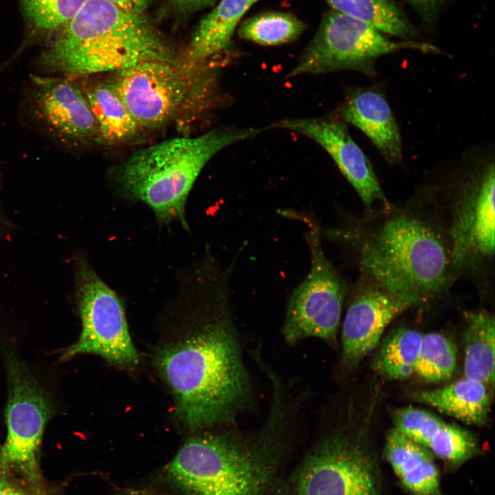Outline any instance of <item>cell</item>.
I'll use <instances>...</instances> for the list:
<instances>
[{
  "label": "cell",
  "instance_id": "obj_31",
  "mask_svg": "<svg viewBox=\"0 0 495 495\" xmlns=\"http://www.w3.org/2000/svg\"><path fill=\"white\" fill-rule=\"evenodd\" d=\"M121 10L133 14H142L148 0H109Z\"/></svg>",
  "mask_w": 495,
  "mask_h": 495
},
{
  "label": "cell",
  "instance_id": "obj_8",
  "mask_svg": "<svg viewBox=\"0 0 495 495\" xmlns=\"http://www.w3.org/2000/svg\"><path fill=\"white\" fill-rule=\"evenodd\" d=\"M76 298L81 333L61 358L93 354L120 368H135L140 358L131 338L123 303L82 256L76 262Z\"/></svg>",
  "mask_w": 495,
  "mask_h": 495
},
{
  "label": "cell",
  "instance_id": "obj_10",
  "mask_svg": "<svg viewBox=\"0 0 495 495\" xmlns=\"http://www.w3.org/2000/svg\"><path fill=\"white\" fill-rule=\"evenodd\" d=\"M294 495H381L377 461L362 439L346 431L320 439L294 473Z\"/></svg>",
  "mask_w": 495,
  "mask_h": 495
},
{
  "label": "cell",
  "instance_id": "obj_30",
  "mask_svg": "<svg viewBox=\"0 0 495 495\" xmlns=\"http://www.w3.org/2000/svg\"><path fill=\"white\" fill-rule=\"evenodd\" d=\"M424 16L430 19L434 16L444 0H406Z\"/></svg>",
  "mask_w": 495,
  "mask_h": 495
},
{
  "label": "cell",
  "instance_id": "obj_6",
  "mask_svg": "<svg viewBox=\"0 0 495 495\" xmlns=\"http://www.w3.org/2000/svg\"><path fill=\"white\" fill-rule=\"evenodd\" d=\"M408 49L424 53L439 52L427 43L390 40L368 23L331 10L323 17L313 39L286 76L342 70L373 75L374 63L378 58Z\"/></svg>",
  "mask_w": 495,
  "mask_h": 495
},
{
  "label": "cell",
  "instance_id": "obj_3",
  "mask_svg": "<svg viewBox=\"0 0 495 495\" xmlns=\"http://www.w3.org/2000/svg\"><path fill=\"white\" fill-rule=\"evenodd\" d=\"M261 434H194L166 465V474L181 495H288L280 452L265 431Z\"/></svg>",
  "mask_w": 495,
  "mask_h": 495
},
{
  "label": "cell",
  "instance_id": "obj_2",
  "mask_svg": "<svg viewBox=\"0 0 495 495\" xmlns=\"http://www.w3.org/2000/svg\"><path fill=\"white\" fill-rule=\"evenodd\" d=\"M145 60L177 63L173 50L142 14L109 0H87L41 53L45 74L82 78Z\"/></svg>",
  "mask_w": 495,
  "mask_h": 495
},
{
  "label": "cell",
  "instance_id": "obj_22",
  "mask_svg": "<svg viewBox=\"0 0 495 495\" xmlns=\"http://www.w3.org/2000/svg\"><path fill=\"white\" fill-rule=\"evenodd\" d=\"M331 10L362 20L384 34L407 38L414 28L393 0H326Z\"/></svg>",
  "mask_w": 495,
  "mask_h": 495
},
{
  "label": "cell",
  "instance_id": "obj_20",
  "mask_svg": "<svg viewBox=\"0 0 495 495\" xmlns=\"http://www.w3.org/2000/svg\"><path fill=\"white\" fill-rule=\"evenodd\" d=\"M80 83L98 126V142L108 144L124 142L140 129L109 80L87 77Z\"/></svg>",
  "mask_w": 495,
  "mask_h": 495
},
{
  "label": "cell",
  "instance_id": "obj_5",
  "mask_svg": "<svg viewBox=\"0 0 495 495\" xmlns=\"http://www.w3.org/2000/svg\"><path fill=\"white\" fill-rule=\"evenodd\" d=\"M360 263L364 276L414 305L443 289L451 258L432 228L415 217L398 214L365 236Z\"/></svg>",
  "mask_w": 495,
  "mask_h": 495
},
{
  "label": "cell",
  "instance_id": "obj_7",
  "mask_svg": "<svg viewBox=\"0 0 495 495\" xmlns=\"http://www.w3.org/2000/svg\"><path fill=\"white\" fill-rule=\"evenodd\" d=\"M9 395L6 410L7 436L0 447V473L18 476L40 487L38 455L52 403L26 365L10 349L3 351Z\"/></svg>",
  "mask_w": 495,
  "mask_h": 495
},
{
  "label": "cell",
  "instance_id": "obj_32",
  "mask_svg": "<svg viewBox=\"0 0 495 495\" xmlns=\"http://www.w3.org/2000/svg\"><path fill=\"white\" fill-rule=\"evenodd\" d=\"M120 495H158L143 490H131L126 492Z\"/></svg>",
  "mask_w": 495,
  "mask_h": 495
},
{
  "label": "cell",
  "instance_id": "obj_26",
  "mask_svg": "<svg viewBox=\"0 0 495 495\" xmlns=\"http://www.w3.org/2000/svg\"><path fill=\"white\" fill-rule=\"evenodd\" d=\"M87 0H22L32 34L44 35L65 26Z\"/></svg>",
  "mask_w": 495,
  "mask_h": 495
},
{
  "label": "cell",
  "instance_id": "obj_29",
  "mask_svg": "<svg viewBox=\"0 0 495 495\" xmlns=\"http://www.w3.org/2000/svg\"><path fill=\"white\" fill-rule=\"evenodd\" d=\"M0 495H47L40 487L0 473Z\"/></svg>",
  "mask_w": 495,
  "mask_h": 495
},
{
  "label": "cell",
  "instance_id": "obj_18",
  "mask_svg": "<svg viewBox=\"0 0 495 495\" xmlns=\"http://www.w3.org/2000/svg\"><path fill=\"white\" fill-rule=\"evenodd\" d=\"M385 456L404 487L413 495H441L440 477L432 454L395 428L388 433Z\"/></svg>",
  "mask_w": 495,
  "mask_h": 495
},
{
  "label": "cell",
  "instance_id": "obj_17",
  "mask_svg": "<svg viewBox=\"0 0 495 495\" xmlns=\"http://www.w3.org/2000/svg\"><path fill=\"white\" fill-rule=\"evenodd\" d=\"M259 0H221L199 23L178 63L195 66L217 60L232 50L234 30L246 12Z\"/></svg>",
  "mask_w": 495,
  "mask_h": 495
},
{
  "label": "cell",
  "instance_id": "obj_4",
  "mask_svg": "<svg viewBox=\"0 0 495 495\" xmlns=\"http://www.w3.org/2000/svg\"><path fill=\"white\" fill-rule=\"evenodd\" d=\"M265 128H217L195 137L175 138L140 149L117 171L121 191L145 204L161 224L177 221L188 229L186 204L206 164L223 148Z\"/></svg>",
  "mask_w": 495,
  "mask_h": 495
},
{
  "label": "cell",
  "instance_id": "obj_19",
  "mask_svg": "<svg viewBox=\"0 0 495 495\" xmlns=\"http://www.w3.org/2000/svg\"><path fill=\"white\" fill-rule=\"evenodd\" d=\"M412 398L445 415L473 426L484 425L488 418L490 396L485 384L463 378L447 386L414 393Z\"/></svg>",
  "mask_w": 495,
  "mask_h": 495
},
{
  "label": "cell",
  "instance_id": "obj_9",
  "mask_svg": "<svg viewBox=\"0 0 495 495\" xmlns=\"http://www.w3.org/2000/svg\"><path fill=\"white\" fill-rule=\"evenodd\" d=\"M300 219L309 228L305 237L311 266L289 299L282 333L289 344L316 338L334 346L347 287L324 253L318 223L306 215Z\"/></svg>",
  "mask_w": 495,
  "mask_h": 495
},
{
  "label": "cell",
  "instance_id": "obj_13",
  "mask_svg": "<svg viewBox=\"0 0 495 495\" xmlns=\"http://www.w3.org/2000/svg\"><path fill=\"white\" fill-rule=\"evenodd\" d=\"M270 126L302 134L321 146L353 187L368 211H371L373 205L379 201L390 208V204L370 161L351 138L344 121L332 116L287 118L274 122Z\"/></svg>",
  "mask_w": 495,
  "mask_h": 495
},
{
  "label": "cell",
  "instance_id": "obj_23",
  "mask_svg": "<svg viewBox=\"0 0 495 495\" xmlns=\"http://www.w3.org/2000/svg\"><path fill=\"white\" fill-rule=\"evenodd\" d=\"M422 335L400 327L383 341L374 360V368L390 380H404L415 373Z\"/></svg>",
  "mask_w": 495,
  "mask_h": 495
},
{
  "label": "cell",
  "instance_id": "obj_11",
  "mask_svg": "<svg viewBox=\"0 0 495 495\" xmlns=\"http://www.w3.org/2000/svg\"><path fill=\"white\" fill-rule=\"evenodd\" d=\"M113 73L110 81L138 127L154 129L176 119L193 68L145 60Z\"/></svg>",
  "mask_w": 495,
  "mask_h": 495
},
{
  "label": "cell",
  "instance_id": "obj_12",
  "mask_svg": "<svg viewBox=\"0 0 495 495\" xmlns=\"http://www.w3.org/2000/svg\"><path fill=\"white\" fill-rule=\"evenodd\" d=\"M25 100L34 123L63 147L98 142L97 122L76 78L32 75Z\"/></svg>",
  "mask_w": 495,
  "mask_h": 495
},
{
  "label": "cell",
  "instance_id": "obj_1",
  "mask_svg": "<svg viewBox=\"0 0 495 495\" xmlns=\"http://www.w3.org/2000/svg\"><path fill=\"white\" fill-rule=\"evenodd\" d=\"M195 270L190 298L153 355L177 423L193 432L232 420L250 394L228 300L232 268L207 254Z\"/></svg>",
  "mask_w": 495,
  "mask_h": 495
},
{
  "label": "cell",
  "instance_id": "obj_27",
  "mask_svg": "<svg viewBox=\"0 0 495 495\" xmlns=\"http://www.w3.org/2000/svg\"><path fill=\"white\" fill-rule=\"evenodd\" d=\"M426 448L451 468H456L474 455L477 444L468 431L444 422Z\"/></svg>",
  "mask_w": 495,
  "mask_h": 495
},
{
  "label": "cell",
  "instance_id": "obj_21",
  "mask_svg": "<svg viewBox=\"0 0 495 495\" xmlns=\"http://www.w3.org/2000/svg\"><path fill=\"white\" fill-rule=\"evenodd\" d=\"M467 325L464 331L465 377L481 382L486 385L494 384V316L484 310L465 314Z\"/></svg>",
  "mask_w": 495,
  "mask_h": 495
},
{
  "label": "cell",
  "instance_id": "obj_14",
  "mask_svg": "<svg viewBox=\"0 0 495 495\" xmlns=\"http://www.w3.org/2000/svg\"><path fill=\"white\" fill-rule=\"evenodd\" d=\"M411 306L364 276L353 290L342 324L343 364L358 363L377 346L388 324Z\"/></svg>",
  "mask_w": 495,
  "mask_h": 495
},
{
  "label": "cell",
  "instance_id": "obj_24",
  "mask_svg": "<svg viewBox=\"0 0 495 495\" xmlns=\"http://www.w3.org/2000/svg\"><path fill=\"white\" fill-rule=\"evenodd\" d=\"M305 28V24L291 14L267 12L244 21L238 33L242 38L257 44L277 45L295 41Z\"/></svg>",
  "mask_w": 495,
  "mask_h": 495
},
{
  "label": "cell",
  "instance_id": "obj_28",
  "mask_svg": "<svg viewBox=\"0 0 495 495\" xmlns=\"http://www.w3.org/2000/svg\"><path fill=\"white\" fill-rule=\"evenodd\" d=\"M393 419L397 430L425 448L444 424L428 411L411 406L397 410Z\"/></svg>",
  "mask_w": 495,
  "mask_h": 495
},
{
  "label": "cell",
  "instance_id": "obj_25",
  "mask_svg": "<svg viewBox=\"0 0 495 495\" xmlns=\"http://www.w3.org/2000/svg\"><path fill=\"white\" fill-rule=\"evenodd\" d=\"M454 344L439 333L422 335L415 373L428 382H441L450 379L456 369Z\"/></svg>",
  "mask_w": 495,
  "mask_h": 495
},
{
  "label": "cell",
  "instance_id": "obj_33",
  "mask_svg": "<svg viewBox=\"0 0 495 495\" xmlns=\"http://www.w3.org/2000/svg\"><path fill=\"white\" fill-rule=\"evenodd\" d=\"M180 3H206L212 0H175Z\"/></svg>",
  "mask_w": 495,
  "mask_h": 495
},
{
  "label": "cell",
  "instance_id": "obj_16",
  "mask_svg": "<svg viewBox=\"0 0 495 495\" xmlns=\"http://www.w3.org/2000/svg\"><path fill=\"white\" fill-rule=\"evenodd\" d=\"M340 118L361 130L391 164L402 158L399 131L388 103L380 92L357 89L350 94L340 110Z\"/></svg>",
  "mask_w": 495,
  "mask_h": 495
},
{
  "label": "cell",
  "instance_id": "obj_15",
  "mask_svg": "<svg viewBox=\"0 0 495 495\" xmlns=\"http://www.w3.org/2000/svg\"><path fill=\"white\" fill-rule=\"evenodd\" d=\"M466 187L451 227L452 266L471 256L491 257L495 247L494 163L487 164Z\"/></svg>",
  "mask_w": 495,
  "mask_h": 495
}]
</instances>
